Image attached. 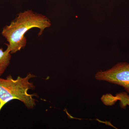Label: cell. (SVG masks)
<instances>
[{
  "instance_id": "2",
  "label": "cell",
  "mask_w": 129,
  "mask_h": 129,
  "mask_svg": "<svg viewBox=\"0 0 129 129\" xmlns=\"http://www.w3.org/2000/svg\"><path fill=\"white\" fill-rule=\"evenodd\" d=\"M35 77L29 73L25 78L19 76L16 79L11 75L6 79L0 78V112L7 103L14 99L21 101L28 108H34L36 104L33 97L37 95L29 94L28 91L35 88L34 84L29 80Z\"/></svg>"
},
{
  "instance_id": "4",
  "label": "cell",
  "mask_w": 129,
  "mask_h": 129,
  "mask_svg": "<svg viewBox=\"0 0 129 129\" xmlns=\"http://www.w3.org/2000/svg\"><path fill=\"white\" fill-rule=\"evenodd\" d=\"M10 51L7 48L4 51L3 48H0V77L3 74L10 64L11 58Z\"/></svg>"
},
{
  "instance_id": "1",
  "label": "cell",
  "mask_w": 129,
  "mask_h": 129,
  "mask_svg": "<svg viewBox=\"0 0 129 129\" xmlns=\"http://www.w3.org/2000/svg\"><path fill=\"white\" fill-rule=\"evenodd\" d=\"M51 23L46 16L27 10L19 13L9 25L3 28L2 35L6 40L7 48L11 54H14L25 47L27 44L25 34L32 28L40 29L38 35L40 36L44 30L50 27Z\"/></svg>"
},
{
  "instance_id": "5",
  "label": "cell",
  "mask_w": 129,
  "mask_h": 129,
  "mask_svg": "<svg viewBox=\"0 0 129 129\" xmlns=\"http://www.w3.org/2000/svg\"><path fill=\"white\" fill-rule=\"evenodd\" d=\"M118 100L120 101L121 105L123 107L129 106V95L125 92H122L117 94Z\"/></svg>"
},
{
  "instance_id": "3",
  "label": "cell",
  "mask_w": 129,
  "mask_h": 129,
  "mask_svg": "<svg viewBox=\"0 0 129 129\" xmlns=\"http://www.w3.org/2000/svg\"><path fill=\"white\" fill-rule=\"evenodd\" d=\"M95 77L97 80L121 86L129 94V63H119L108 70L98 72Z\"/></svg>"
}]
</instances>
